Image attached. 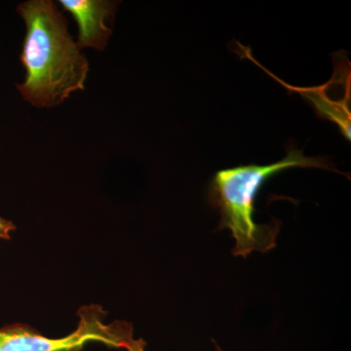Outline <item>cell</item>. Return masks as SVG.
Instances as JSON below:
<instances>
[{"instance_id": "1", "label": "cell", "mask_w": 351, "mask_h": 351, "mask_svg": "<svg viewBox=\"0 0 351 351\" xmlns=\"http://www.w3.org/2000/svg\"><path fill=\"white\" fill-rule=\"evenodd\" d=\"M27 27L21 62L25 69L18 91L36 108H53L84 89L89 63L69 32L68 21L52 0L17 7Z\"/></svg>"}, {"instance_id": "2", "label": "cell", "mask_w": 351, "mask_h": 351, "mask_svg": "<svg viewBox=\"0 0 351 351\" xmlns=\"http://www.w3.org/2000/svg\"><path fill=\"white\" fill-rule=\"evenodd\" d=\"M318 168L335 171L325 157H307L300 149H291L278 162L269 165L239 166L219 171L209 189L210 203L219 210V228H228L235 240L233 256L247 257L252 252L267 253L276 246L280 223L258 225L254 221L258 191L269 178L291 168Z\"/></svg>"}, {"instance_id": "3", "label": "cell", "mask_w": 351, "mask_h": 351, "mask_svg": "<svg viewBox=\"0 0 351 351\" xmlns=\"http://www.w3.org/2000/svg\"><path fill=\"white\" fill-rule=\"evenodd\" d=\"M77 328L63 338L52 339L27 325L0 328V351H82L92 343L126 350L133 339V327L124 321L105 322L106 313L99 306L82 307L78 311Z\"/></svg>"}, {"instance_id": "4", "label": "cell", "mask_w": 351, "mask_h": 351, "mask_svg": "<svg viewBox=\"0 0 351 351\" xmlns=\"http://www.w3.org/2000/svg\"><path fill=\"white\" fill-rule=\"evenodd\" d=\"M334 75L329 82L320 87L298 88L282 83L284 86L302 95L318 114L331 120L341 129V134L350 140V62L339 58Z\"/></svg>"}, {"instance_id": "5", "label": "cell", "mask_w": 351, "mask_h": 351, "mask_svg": "<svg viewBox=\"0 0 351 351\" xmlns=\"http://www.w3.org/2000/svg\"><path fill=\"white\" fill-rule=\"evenodd\" d=\"M64 10L75 18L78 25L77 45L104 51L112 34L110 23L114 18L119 2L108 0H60Z\"/></svg>"}, {"instance_id": "6", "label": "cell", "mask_w": 351, "mask_h": 351, "mask_svg": "<svg viewBox=\"0 0 351 351\" xmlns=\"http://www.w3.org/2000/svg\"><path fill=\"white\" fill-rule=\"evenodd\" d=\"M16 230V226L12 221H8L0 217V239L9 240L11 239V233Z\"/></svg>"}, {"instance_id": "7", "label": "cell", "mask_w": 351, "mask_h": 351, "mask_svg": "<svg viewBox=\"0 0 351 351\" xmlns=\"http://www.w3.org/2000/svg\"><path fill=\"white\" fill-rule=\"evenodd\" d=\"M127 351H145V341L144 339H133L131 343H129L128 348H126ZM217 350L221 351V348L217 346Z\"/></svg>"}]
</instances>
